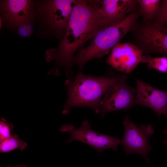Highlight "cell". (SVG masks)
I'll return each mask as SVG.
<instances>
[{
    "instance_id": "obj_1",
    "label": "cell",
    "mask_w": 167,
    "mask_h": 167,
    "mask_svg": "<svg viewBox=\"0 0 167 167\" xmlns=\"http://www.w3.org/2000/svg\"><path fill=\"white\" fill-rule=\"evenodd\" d=\"M108 26L101 12L99 0H77L58 47L46 52L47 62H55L52 71L59 74L58 69L62 67L68 79L73 78L72 66L76 51Z\"/></svg>"
},
{
    "instance_id": "obj_2",
    "label": "cell",
    "mask_w": 167,
    "mask_h": 167,
    "mask_svg": "<svg viewBox=\"0 0 167 167\" xmlns=\"http://www.w3.org/2000/svg\"><path fill=\"white\" fill-rule=\"evenodd\" d=\"M126 78L124 75L94 77L79 72L72 80L67 79L65 82L68 97L63 114H67L71 108L77 106L88 107L96 113L100 112L101 98L107 90L114 83Z\"/></svg>"
},
{
    "instance_id": "obj_3",
    "label": "cell",
    "mask_w": 167,
    "mask_h": 167,
    "mask_svg": "<svg viewBox=\"0 0 167 167\" xmlns=\"http://www.w3.org/2000/svg\"><path fill=\"white\" fill-rule=\"evenodd\" d=\"M77 2L75 0H47L35 2L38 36L62 39Z\"/></svg>"
},
{
    "instance_id": "obj_4",
    "label": "cell",
    "mask_w": 167,
    "mask_h": 167,
    "mask_svg": "<svg viewBox=\"0 0 167 167\" xmlns=\"http://www.w3.org/2000/svg\"><path fill=\"white\" fill-rule=\"evenodd\" d=\"M137 15L132 13L122 21L104 29L93 38L88 46L79 50L73 58V63L82 69L91 60L101 58L107 54L133 28Z\"/></svg>"
},
{
    "instance_id": "obj_5",
    "label": "cell",
    "mask_w": 167,
    "mask_h": 167,
    "mask_svg": "<svg viewBox=\"0 0 167 167\" xmlns=\"http://www.w3.org/2000/svg\"><path fill=\"white\" fill-rule=\"evenodd\" d=\"M123 123L124 133L120 143L123 145L124 151L128 155L132 153L139 154L146 162H149L147 154L153 149L149 143V138L154 131L152 125H141L138 127L129 120L128 115L125 116Z\"/></svg>"
},
{
    "instance_id": "obj_6",
    "label": "cell",
    "mask_w": 167,
    "mask_h": 167,
    "mask_svg": "<svg viewBox=\"0 0 167 167\" xmlns=\"http://www.w3.org/2000/svg\"><path fill=\"white\" fill-rule=\"evenodd\" d=\"M91 127L90 123L86 120L82 122L78 128L75 129L72 125L68 124L62 126L60 131L70 133V137L66 141L68 143L75 140L80 141L92 146L99 153L107 149L117 151L118 146L120 143V140L117 137L95 131L90 129Z\"/></svg>"
},
{
    "instance_id": "obj_7",
    "label": "cell",
    "mask_w": 167,
    "mask_h": 167,
    "mask_svg": "<svg viewBox=\"0 0 167 167\" xmlns=\"http://www.w3.org/2000/svg\"><path fill=\"white\" fill-rule=\"evenodd\" d=\"M0 12L2 24L16 30L21 25L35 20V3L28 0H2Z\"/></svg>"
},
{
    "instance_id": "obj_8",
    "label": "cell",
    "mask_w": 167,
    "mask_h": 167,
    "mask_svg": "<svg viewBox=\"0 0 167 167\" xmlns=\"http://www.w3.org/2000/svg\"><path fill=\"white\" fill-rule=\"evenodd\" d=\"M126 79L113 84L104 94L100 108L102 117L109 112L127 109L135 104V91L126 83Z\"/></svg>"
},
{
    "instance_id": "obj_9",
    "label": "cell",
    "mask_w": 167,
    "mask_h": 167,
    "mask_svg": "<svg viewBox=\"0 0 167 167\" xmlns=\"http://www.w3.org/2000/svg\"><path fill=\"white\" fill-rule=\"evenodd\" d=\"M143 54L141 49L134 45L119 43L112 49L106 62L117 70L129 73L141 62Z\"/></svg>"
},
{
    "instance_id": "obj_10",
    "label": "cell",
    "mask_w": 167,
    "mask_h": 167,
    "mask_svg": "<svg viewBox=\"0 0 167 167\" xmlns=\"http://www.w3.org/2000/svg\"><path fill=\"white\" fill-rule=\"evenodd\" d=\"M135 104L153 110L159 117L167 115V91L155 88L142 81L136 80Z\"/></svg>"
},
{
    "instance_id": "obj_11",
    "label": "cell",
    "mask_w": 167,
    "mask_h": 167,
    "mask_svg": "<svg viewBox=\"0 0 167 167\" xmlns=\"http://www.w3.org/2000/svg\"><path fill=\"white\" fill-rule=\"evenodd\" d=\"M140 39L151 50L167 54V28L157 23L148 24L142 28Z\"/></svg>"
},
{
    "instance_id": "obj_12",
    "label": "cell",
    "mask_w": 167,
    "mask_h": 167,
    "mask_svg": "<svg viewBox=\"0 0 167 167\" xmlns=\"http://www.w3.org/2000/svg\"><path fill=\"white\" fill-rule=\"evenodd\" d=\"M99 3L101 12L109 26L122 20L135 5V1L131 0H99Z\"/></svg>"
},
{
    "instance_id": "obj_13",
    "label": "cell",
    "mask_w": 167,
    "mask_h": 167,
    "mask_svg": "<svg viewBox=\"0 0 167 167\" xmlns=\"http://www.w3.org/2000/svg\"><path fill=\"white\" fill-rule=\"evenodd\" d=\"M0 152H7L17 149L24 150L27 146V143L19 139L16 135L12 134L8 138L0 141Z\"/></svg>"
},
{
    "instance_id": "obj_14",
    "label": "cell",
    "mask_w": 167,
    "mask_h": 167,
    "mask_svg": "<svg viewBox=\"0 0 167 167\" xmlns=\"http://www.w3.org/2000/svg\"><path fill=\"white\" fill-rule=\"evenodd\" d=\"M141 11L148 19H152L158 11L160 1L159 0H139L138 1Z\"/></svg>"
},
{
    "instance_id": "obj_15",
    "label": "cell",
    "mask_w": 167,
    "mask_h": 167,
    "mask_svg": "<svg viewBox=\"0 0 167 167\" xmlns=\"http://www.w3.org/2000/svg\"><path fill=\"white\" fill-rule=\"evenodd\" d=\"M141 62L147 64L150 68L167 73V58L166 57L152 58L148 55L143 56Z\"/></svg>"
},
{
    "instance_id": "obj_16",
    "label": "cell",
    "mask_w": 167,
    "mask_h": 167,
    "mask_svg": "<svg viewBox=\"0 0 167 167\" xmlns=\"http://www.w3.org/2000/svg\"><path fill=\"white\" fill-rule=\"evenodd\" d=\"M14 128L13 124L5 118H1L0 120V141L9 137L11 132Z\"/></svg>"
},
{
    "instance_id": "obj_17",
    "label": "cell",
    "mask_w": 167,
    "mask_h": 167,
    "mask_svg": "<svg viewBox=\"0 0 167 167\" xmlns=\"http://www.w3.org/2000/svg\"><path fill=\"white\" fill-rule=\"evenodd\" d=\"M157 14L156 23L163 25L167 23V0L162 1Z\"/></svg>"
},
{
    "instance_id": "obj_18",
    "label": "cell",
    "mask_w": 167,
    "mask_h": 167,
    "mask_svg": "<svg viewBox=\"0 0 167 167\" xmlns=\"http://www.w3.org/2000/svg\"><path fill=\"white\" fill-rule=\"evenodd\" d=\"M32 24L30 23H26L19 26L16 30L19 35L22 37L30 36L33 31Z\"/></svg>"
},
{
    "instance_id": "obj_19",
    "label": "cell",
    "mask_w": 167,
    "mask_h": 167,
    "mask_svg": "<svg viewBox=\"0 0 167 167\" xmlns=\"http://www.w3.org/2000/svg\"><path fill=\"white\" fill-rule=\"evenodd\" d=\"M163 132L164 134H166L167 135V129L164 131ZM163 143L164 144L167 146V138L163 141Z\"/></svg>"
},
{
    "instance_id": "obj_20",
    "label": "cell",
    "mask_w": 167,
    "mask_h": 167,
    "mask_svg": "<svg viewBox=\"0 0 167 167\" xmlns=\"http://www.w3.org/2000/svg\"><path fill=\"white\" fill-rule=\"evenodd\" d=\"M0 167H2L0 166ZM6 167H27V166L25 165H19L15 166H12L10 165H9Z\"/></svg>"
}]
</instances>
